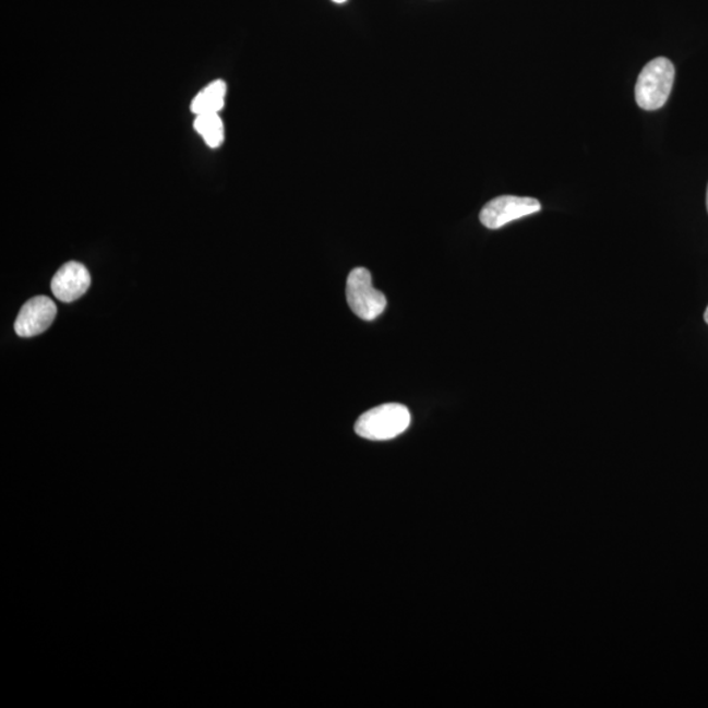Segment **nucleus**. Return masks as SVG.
Returning a JSON list of instances; mask_svg holds the SVG:
<instances>
[{
    "label": "nucleus",
    "mask_w": 708,
    "mask_h": 708,
    "mask_svg": "<svg viewBox=\"0 0 708 708\" xmlns=\"http://www.w3.org/2000/svg\"><path fill=\"white\" fill-rule=\"evenodd\" d=\"M675 70L665 57L647 63L636 82V104L645 110H658L665 106L672 93Z\"/></svg>",
    "instance_id": "obj_1"
},
{
    "label": "nucleus",
    "mask_w": 708,
    "mask_h": 708,
    "mask_svg": "<svg viewBox=\"0 0 708 708\" xmlns=\"http://www.w3.org/2000/svg\"><path fill=\"white\" fill-rule=\"evenodd\" d=\"M411 424V413L406 406L388 403L370 409L356 422V433L372 441H387L400 436Z\"/></svg>",
    "instance_id": "obj_2"
},
{
    "label": "nucleus",
    "mask_w": 708,
    "mask_h": 708,
    "mask_svg": "<svg viewBox=\"0 0 708 708\" xmlns=\"http://www.w3.org/2000/svg\"><path fill=\"white\" fill-rule=\"evenodd\" d=\"M347 300L350 310L367 322L374 321L387 307L385 295L373 287L372 275L367 268H356L349 273Z\"/></svg>",
    "instance_id": "obj_3"
},
{
    "label": "nucleus",
    "mask_w": 708,
    "mask_h": 708,
    "mask_svg": "<svg viewBox=\"0 0 708 708\" xmlns=\"http://www.w3.org/2000/svg\"><path fill=\"white\" fill-rule=\"evenodd\" d=\"M541 209V203L536 199L500 196L485 204L479 218L487 229L497 230L513 220L531 216Z\"/></svg>",
    "instance_id": "obj_4"
},
{
    "label": "nucleus",
    "mask_w": 708,
    "mask_h": 708,
    "mask_svg": "<svg viewBox=\"0 0 708 708\" xmlns=\"http://www.w3.org/2000/svg\"><path fill=\"white\" fill-rule=\"evenodd\" d=\"M57 316V307L48 297H35L19 313L15 321V333L21 337H35L47 331Z\"/></svg>",
    "instance_id": "obj_5"
},
{
    "label": "nucleus",
    "mask_w": 708,
    "mask_h": 708,
    "mask_svg": "<svg viewBox=\"0 0 708 708\" xmlns=\"http://www.w3.org/2000/svg\"><path fill=\"white\" fill-rule=\"evenodd\" d=\"M91 287V275L86 266L77 262H69L57 271L51 279V293L58 301L71 303L84 295Z\"/></svg>",
    "instance_id": "obj_6"
},
{
    "label": "nucleus",
    "mask_w": 708,
    "mask_h": 708,
    "mask_svg": "<svg viewBox=\"0 0 708 708\" xmlns=\"http://www.w3.org/2000/svg\"><path fill=\"white\" fill-rule=\"evenodd\" d=\"M227 84L224 81H214L194 96L191 110L194 115L219 113L225 107Z\"/></svg>",
    "instance_id": "obj_7"
},
{
    "label": "nucleus",
    "mask_w": 708,
    "mask_h": 708,
    "mask_svg": "<svg viewBox=\"0 0 708 708\" xmlns=\"http://www.w3.org/2000/svg\"><path fill=\"white\" fill-rule=\"evenodd\" d=\"M193 125L211 148H218L224 144L225 127L219 113L197 115Z\"/></svg>",
    "instance_id": "obj_8"
},
{
    "label": "nucleus",
    "mask_w": 708,
    "mask_h": 708,
    "mask_svg": "<svg viewBox=\"0 0 708 708\" xmlns=\"http://www.w3.org/2000/svg\"><path fill=\"white\" fill-rule=\"evenodd\" d=\"M333 2H335L337 4H344V3L347 2V0H333Z\"/></svg>",
    "instance_id": "obj_9"
},
{
    "label": "nucleus",
    "mask_w": 708,
    "mask_h": 708,
    "mask_svg": "<svg viewBox=\"0 0 708 708\" xmlns=\"http://www.w3.org/2000/svg\"><path fill=\"white\" fill-rule=\"evenodd\" d=\"M705 321H706V323L708 324V308L706 309Z\"/></svg>",
    "instance_id": "obj_10"
},
{
    "label": "nucleus",
    "mask_w": 708,
    "mask_h": 708,
    "mask_svg": "<svg viewBox=\"0 0 708 708\" xmlns=\"http://www.w3.org/2000/svg\"><path fill=\"white\" fill-rule=\"evenodd\" d=\"M706 204H707V211H708V187H707V199H706Z\"/></svg>",
    "instance_id": "obj_11"
}]
</instances>
